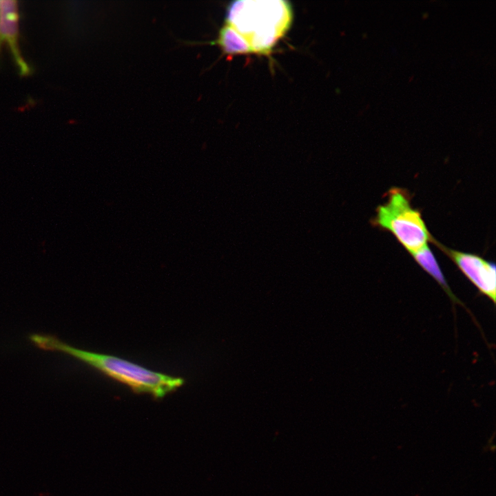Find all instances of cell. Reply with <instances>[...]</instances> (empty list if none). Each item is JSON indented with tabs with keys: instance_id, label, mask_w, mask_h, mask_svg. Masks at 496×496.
<instances>
[{
	"instance_id": "6da1fadb",
	"label": "cell",
	"mask_w": 496,
	"mask_h": 496,
	"mask_svg": "<svg viewBox=\"0 0 496 496\" xmlns=\"http://www.w3.org/2000/svg\"><path fill=\"white\" fill-rule=\"evenodd\" d=\"M29 338L37 347L70 355L138 393L163 398L184 384L181 378L155 372L116 356L76 349L50 334L35 333Z\"/></svg>"
},
{
	"instance_id": "7a4b0ae2",
	"label": "cell",
	"mask_w": 496,
	"mask_h": 496,
	"mask_svg": "<svg viewBox=\"0 0 496 496\" xmlns=\"http://www.w3.org/2000/svg\"><path fill=\"white\" fill-rule=\"evenodd\" d=\"M292 19L287 1H236L227 8L225 23L248 42L252 52L267 53L289 28Z\"/></svg>"
},
{
	"instance_id": "3957f363",
	"label": "cell",
	"mask_w": 496,
	"mask_h": 496,
	"mask_svg": "<svg viewBox=\"0 0 496 496\" xmlns=\"http://www.w3.org/2000/svg\"><path fill=\"white\" fill-rule=\"evenodd\" d=\"M386 198L376 208L372 225L392 234L410 254L428 245L433 236L420 210L413 207L408 192L393 187L387 192Z\"/></svg>"
},
{
	"instance_id": "277c9868",
	"label": "cell",
	"mask_w": 496,
	"mask_h": 496,
	"mask_svg": "<svg viewBox=\"0 0 496 496\" xmlns=\"http://www.w3.org/2000/svg\"><path fill=\"white\" fill-rule=\"evenodd\" d=\"M456 265L478 291L495 304L496 302V268L494 262L478 254L450 249L434 237L431 242Z\"/></svg>"
},
{
	"instance_id": "5b68a950",
	"label": "cell",
	"mask_w": 496,
	"mask_h": 496,
	"mask_svg": "<svg viewBox=\"0 0 496 496\" xmlns=\"http://www.w3.org/2000/svg\"><path fill=\"white\" fill-rule=\"evenodd\" d=\"M19 6L14 0H0V49L5 42L21 76H28L32 68L23 59L19 46Z\"/></svg>"
},
{
	"instance_id": "8992f818",
	"label": "cell",
	"mask_w": 496,
	"mask_h": 496,
	"mask_svg": "<svg viewBox=\"0 0 496 496\" xmlns=\"http://www.w3.org/2000/svg\"><path fill=\"white\" fill-rule=\"evenodd\" d=\"M415 262L428 273L443 289L453 304H459L465 307L458 298H457L446 280L440 265L428 245H426L420 250L411 254ZM466 308V307H465Z\"/></svg>"
},
{
	"instance_id": "52a82bcc",
	"label": "cell",
	"mask_w": 496,
	"mask_h": 496,
	"mask_svg": "<svg viewBox=\"0 0 496 496\" xmlns=\"http://www.w3.org/2000/svg\"><path fill=\"white\" fill-rule=\"evenodd\" d=\"M210 43L218 45L223 51L227 54L234 55L252 52L245 39L227 23H225L220 30L217 39L210 42Z\"/></svg>"
},
{
	"instance_id": "ba28073f",
	"label": "cell",
	"mask_w": 496,
	"mask_h": 496,
	"mask_svg": "<svg viewBox=\"0 0 496 496\" xmlns=\"http://www.w3.org/2000/svg\"><path fill=\"white\" fill-rule=\"evenodd\" d=\"M428 17V12H424V13L422 14V19H426Z\"/></svg>"
}]
</instances>
